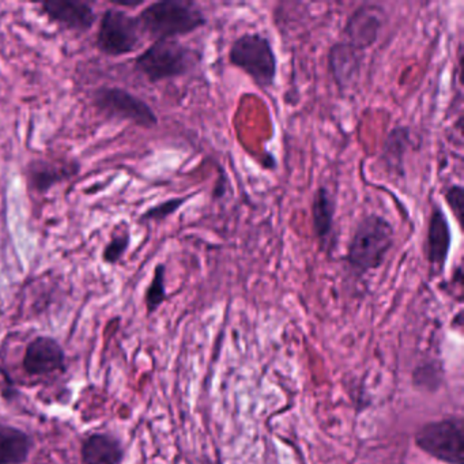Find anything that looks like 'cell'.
Here are the masks:
<instances>
[{"label":"cell","instance_id":"obj_13","mask_svg":"<svg viewBox=\"0 0 464 464\" xmlns=\"http://www.w3.org/2000/svg\"><path fill=\"white\" fill-rule=\"evenodd\" d=\"M23 366L32 376H44L61 371L64 366V352L58 341L39 336L28 344Z\"/></svg>","mask_w":464,"mask_h":464},{"label":"cell","instance_id":"obj_15","mask_svg":"<svg viewBox=\"0 0 464 464\" xmlns=\"http://www.w3.org/2000/svg\"><path fill=\"white\" fill-rule=\"evenodd\" d=\"M80 172L77 162H51L36 160L29 164L26 169L29 187L37 194H45L53 186L69 180Z\"/></svg>","mask_w":464,"mask_h":464},{"label":"cell","instance_id":"obj_10","mask_svg":"<svg viewBox=\"0 0 464 464\" xmlns=\"http://www.w3.org/2000/svg\"><path fill=\"white\" fill-rule=\"evenodd\" d=\"M336 198L327 186H319L311 202V227L320 251L327 252L335 241Z\"/></svg>","mask_w":464,"mask_h":464},{"label":"cell","instance_id":"obj_19","mask_svg":"<svg viewBox=\"0 0 464 464\" xmlns=\"http://www.w3.org/2000/svg\"><path fill=\"white\" fill-rule=\"evenodd\" d=\"M197 195L194 194L186 195V197H176L170 198V199L164 200V202L159 203V205L153 206V208L146 210L145 213L140 216V221L142 222H160L167 219L168 217L173 216L178 213L187 202L192 199Z\"/></svg>","mask_w":464,"mask_h":464},{"label":"cell","instance_id":"obj_8","mask_svg":"<svg viewBox=\"0 0 464 464\" xmlns=\"http://www.w3.org/2000/svg\"><path fill=\"white\" fill-rule=\"evenodd\" d=\"M94 102L107 115L132 121L143 129H153L159 124V118L150 105L124 89H99L94 94Z\"/></svg>","mask_w":464,"mask_h":464},{"label":"cell","instance_id":"obj_3","mask_svg":"<svg viewBox=\"0 0 464 464\" xmlns=\"http://www.w3.org/2000/svg\"><path fill=\"white\" fill-rule=\"evenodd\" d=\"M227 59L262 91H270L276 86L278 56L266 34L259 32L241 34L230 44Z\"/></svg>","mask_w":464,"mask_h":464},{"label":"cell","instance_id":"obj_17","mask_svg":"<svg viewBox=\"0 0 464 464\" xmlns=\"http://www.w3.org/2000/svg\"><path fill=\"white\" fill-rule=\"evenodd\" d=\"M31 447V439L25 431L0 425V464L24 463L28 459Z\"/></svg>","mask_w":464,"mask_h":464},{"label":"cell","instance_id":"obj_1","mask_svg":"<svg viewBox=\"0 0 464 464\" xmlns=\"http://www.w3.org/2000/svg\"><path fill=\"white\" fill-rule=\"evenodd\" d=\"M395 246V227L382 214L369 213L361 217L347 243L343 260L355 278H362L379 270Z\"/></svg>","mask_w":464,"mask_h":464},{"label":"cell","instance_id":"obj_12","mask_svg":"<svg viewBox=\"0 0 464 464\" xmlns=\"http://www.w3.org/2000/svg\"><path fill=\"white\" fill-rule=\"evenodd\" d=\"M412 143L414 137L410 127L398 124L388 131L379 156L380 164L388 175L399 180L406 179V157L411 150Z\"/></svg>","mask_w":464,"mask_h":464},{"label":"cell","instance_id":"obj_14","mask_svg":"<svg viewBox=\"0 0 464 464\" xmlns=\"http://www.w3.org/2000/svg\"><path fill=\"white\" fill-rule=\"evenodd\" d=\"M43 13L53 23L69 31L88 32L96 23V14L91 5L77 0H53L42 5Z\"/></svg>","mask_w":464,"mask_h":464},{"label":"cell","instance_id":"obj_16","mask_svg":"<svg viewBox=\"0 0 464 464\" xmlns=\"http://www.w3.org/2000/svg\"><path fill=\"white\" fill-rule=\"evenodd\" d=\"M123 459L121 442L108 434L89 436L82 445V460L85 464H119Z\"/></svg>","mask_w":464,"mask_h":464},{"label":"cell","instance_id":"obj_20","mask_svg":"<svg viewBox=\"0 0 464 464\" xmlns=\"http://www.w3.org/2000/svg\"><path fill=\"white\" fill-rule=\"evenodd\" d=\"M130 246V232L129 229L121 230V233H116L112 236L108 246H105L104 257L105 262L110 265H116L121 257L126 254L127 248Z\"/></svg>","mask_w":464,"mask_h":464},{"label":"cell","instance_id":"obj_22","mask_svg":"<svg viewBox=\"0 0 464 464\" xmlns=\"http://www.w3.org/2000/svg\"><path fill=\"white\" fill-rule=\"evenodd\" d=\"M113 4H115L116 6L121 7H138L142 5V2H132V4H126V2H113Z\"/></svg>","mask_w":464,"mask_h":464},{"label":"cell","instance_id":"obj_18","mask_svg":"<svg viewBox=\"0 0 464 464\" xmlns=\"http://www.w3.org/2000/svg\"><path fill=\"white\" fill-rule=\"evenodd\" d=\"M165 276L167 267L162 263L154 268L153 278L145 295L146 308L149 314H154L167 300V286H165Z\"/></svg>","mask_w":464,"mask_h":464},{"label":"cell","instance_id":"obj_21","mask_svg":"<svg viewBox=\"0 0 464 464\" xmlns=\"http://www.w3.org/2000/svg\"><path fill=\"white\" fill-rule=\"evenodd\" d=\"M442 198L447 203L450 210L452 211L456 222L461 227L464 214V188L460 184H450L442 191Z\"/></svg>","mask_w":464,"mask_h":464},{"label":"cell","instance_id":"obj_9","mask_svg":"<svg viewBox=\"0 0 464 464\" xmlns=\"http://www.w3.org/2000/svg\"><path fill=\"white\" fill-rule=\"evenodd\" d=\"M453 235L450 218L440 203H431L425 238V256L431 276L444 274L452 251Z\"/></svg>","mask_w":464,"mask_h":464},{"label":"cell","instance_id":"obj_4","mask_svg":"<svg viewBox=\"0 0 464 464\" xmlns=\"http://www.w3.org/2000/svg\"><path fill=\"white\" fill-rule=\"evenodd\" d=\"M200 58L198 51L179 40H160L138 56L135 67L151 83H157L189 74Z\"/></svg>","mask_w":464,"mask_h":464},{"label":"cell","instance_id":"obj_11","mask_svg":"<svg viewBox=\"0 0 464 464\" xmlns=\"http://www.w3.org/2000/svg\"><path fill=\"white\" fill-rule=\"evenodd\" d=\"M366 55L336 40L328 51V72L339 92L349 91L360 78Z\"/></svg>","mask_w":464,"mask_h":464},{"label":"cell","instance_id":"obj_6","mask_svg":"<svg viewBox=\"0 0 464 464\" xmlns=\"http://www.w3.org/2000/svg\"><path fill=\"white\" fill-rule=\"evenodd\" d=\"M143 32L138 17L118 9L102 15L97 34V45L108 56H123L135 53L142 43Z\"/></svg>","mask_w":464,"mask_h":464},{"label":"cell","instance_id":"obj_2","mask_svg":"<svg viewBox=\"0 0 464 464\" xmlns=\"http://www.w3.org/2000/svg\"><path fill=\"white\" fill-rule=\"evenodd\" d=\"M143 36L153 42L178 40L208 25L200 5L191 0H162L149 5L138 15Z\"/></svg>","mask_w":464,"mask_h":464},{"label":"cell","instance_id":"obj_7","mask_svg":"<svg viewBox=\"0 0 464 464\" xmlns=\"http://www.w3.org/2000/svg\"><path fill=\"white\" fill-rule=\"evenodd\" d=\"M385 21L387 13L382 5L362 4L347 17L338 40L366 55L379 40Z\"/></svg>","mask_w":464,"mask_h":464},{"label":"cell","instance_id":"obj_5","mask_svg":"<svg viewBox=\"0 0 464 464\" xmlns=\"http://www.w3.org/2000/svg\"><path fill=\"white\" fill-rule=\"evenodd\" d=\"M415 444L426 455L442 463L463 464V418H445V420L426 423L415 434Z\"/></svg>","mask_w":464,"mask_h":464}]
</instances>
